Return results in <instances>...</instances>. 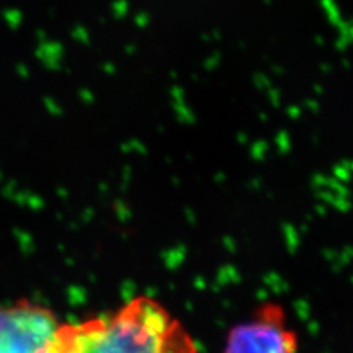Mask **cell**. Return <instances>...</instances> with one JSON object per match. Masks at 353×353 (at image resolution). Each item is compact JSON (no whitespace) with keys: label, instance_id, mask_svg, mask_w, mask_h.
Returning a JSON list of instances; mask_svg holds the SVG:
<instances>
[{"label":"cell","instance_id":"1","mask_svg":"<svg viewBox=\"0 0 353 353\" xmlns=\"http://www.w3.org/2000/svg\"><path fill=\"white\" fill-rule=\"evenodd\" d=\"M62 353H197V349L161 303L137 297L108 318L65 325Z\"/></svg>","mask_w":353,"mask_h":353},{"label":"cell","instance_id":"2","mask_svg":"<svg viewBox=\"0 0 353 353\" xmlns=\"http://www.w3.org/2000/svg\"><path fill=\"white\" fill-rule=\"evenodd\" d=\"M63 328L50 309L18 302L0 307V353H62Z\"/></svg>","mask_w":353,"mask_h":353},{"label":"cell","instance_id":"3","mask_svg":"<svg viewBox=\"0 0 353 353\" xmlns=\"http://www.w3.org/2000/svg\"><path fill=\"white\" fill-rule=\"evenodd\" d=\"M297 347L299 341L287 325L283 306L270 302L230 331L224 353H297Z\"/></svg>","mask_w":353,"mask_h":353}]
</instances>
